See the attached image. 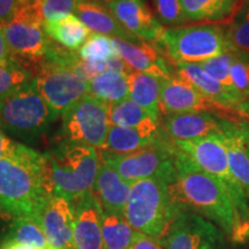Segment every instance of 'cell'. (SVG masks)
<instances>
[{
	"label": "cell",
	"mask_w": 249,
	"mask_h": 249,
	"mask_svg": "<svg viewBox=\"0 0 249 249\" xmlns=\"http://www.w3.org/2000/svg\"><path fill=\"white\" fill-rule=\"evenodd\" d=\"M173 200L218 225L227 234L234 233L239 214L227 187L216 177L198 169L176 147V179L170 185Z\"/></svg>",
	"instance_id": "1"
},
{
	"label": "cell",
	"mask_w": 249,
	"mask_h": 249,
	"mask_svg": "<svg viewBox=\"0 0 249 249\" xmlns=\"http://www.w3.org/2000/svg\"><path fill=\"white\" fill-rule=\"evenodd\" d=\"M44 180V156L21 145L14 157L0 160V210L14 219L36 218L50 197Z\"/></svg>",
	"instance_id": "2"
},
{
	"label": "cell",
	"mask_w": 249,
	"mask_h": 249,
	"mask_svg": "<svg viewBox=\"0 0 249 249\" xmlns=\"http://www.w3.org/2000/svg\"><path fill=\"white\" fill-rule=\"evenodd\" d=\"M44 156V180L50 195H61L73 201L91 192L97 178V149L66 141Z\"/></svg>",
	"instance_id": "3"
},
{
	"label": "cell",
	"mask_w": 249,
	"mask_h": 249,
	"mask_svg": "<svg viewBox=\"0 0 249 249\" xmlns=\"http://www.w3.org/2000/svg\"><path fill=\"white\" fill-rule=\"evenodd\" d=\"M167 181L158 178L132 183L124 216L135 231L163 240L182 209L173 200Z\"/></svg>",
	"instance_id": "4"
},
{
	"label": "cell",
	"mask_w": 249,
	"mask_h": 249,
	"mask_svg": "<svg viewBox=\"0 0 249 249\" xmlns=\"http://www.w3.org/2000/svg\"><path fill=\"white\" fill-rule=\"evenodd\" d=\"M157 46L173 64H201L233 50L226 30L216 23L165 28Z\"/></svg>",
	"instance_id": "5"
},
{
	"label": "cell",
	"mask_w": 249,
	"mask_h": 249,
	"mask_svg": "<svg viewBox=\"0 0 249 249\" xmlns=\"http://www.w3.org/2000/svg\"><path fill=\"white\" fill-rule=\"evenodd\" d=\"M99 160L116 170L124 181L134 183L158 178L172 183L176 179V145L169 138L128 155L98 151Z\"/></svg>",
	"instance_id": "6"
},
{
	"label": "cell",
	"mask_w": 249,
	"mask_h": 249,
	"mask_svg": "<svg viewBox=\"0 0 249 249\" xmlns=\"http://www.w3.org/2000/svg\"><path fill=\"white\" fill-rule=\"evenodd\" d=\"M173 143L198 169L216 177L227 187L238 211L239 220L246 219L249 214L248 197L230 170L223 133Z\"/></svg>",
	"instance_id": "7"
},
{
	"label": "cell",
	"mask_w": 249,
	"mask_h": 249,
	"mask_svg": "<svg viewBox=\"0 0 249 249\" xmlns=\"http://www.w3.org/2000/svg\"><path fill=\"white\" fill-rule=\"evenodd\" d=\"M55 117L58 116L37 91L34 80L0 102V126L21 138L43 133Z\"/></svg>",
	"instance_id": "8"
},
{
	"label": "cell",
	"mask_w": 249,
	"mask_h": 249,
	"mask_svg": "<svg viewBox=\"0 0 249 249\" xmlns=\"http://www.w3.org/2000/svg\"><path fill=\"white\" fill-rule=\"evenodd\" d=\"M1 27L15 61L22 60L33 65L44 61L52 39L45 34L44 23L36 14L31 2L18 0L13 18Z\"/></svg>",
	"instance_id": "9"
},
{
	"label": "cell",
	"mask_w": 249,
	"mask_h": 249,
	"mask_svg": "<svg viewBox=\"0 0 249 249\" xmlns=\"http://www.w3.org/2000/svg\"><path fill=\"white\" fill-rule=\"evenodd\" d=\"M108 103L87 95L62 116V134L66 141L104 148L110 130Z\"/></svg>",
	"instance_id": "10"
},
{
	"label": "cell",
	"mask_w": 249,
	"mask_h": 249,
	"mask_svg": "<svg viewBox=\"0 0 249 249\" xmlns=\"http://www.w3.org/2000/svg\"><path fill=\"white\" fill-rule=\"evenodd\" d=\"M34 85L51 110L61 117L89 93V81L71 68L49 60L37 68Z\"/></svg>",
	"instance_id": "11"
},
{
	"label": "cell",
	"mask_w": 249,
	"mask_h": 249,
	"mask_svg": "<svg viewBox=\"0 0 249 249\" xmlns=\"http://www.w3.org/2000/svg\"><path fill=\"white\" fill-rule=\"evenodd\" d=\"M164 249H222L223 234L207 218L182 209L163 240Z\"/></svg>",
	"instance_id": "12"
},
{
	"label": "cell",
	"mask_w": 249,
	"mask_h": 249,
	"mask_svg": "<svg viewBox=\"0 0 249 249\" xmlns=\"http://www.w3.org/2000/svg\"><path fill=\"white\" fill-rule=\"evenodd\" d=\"M36 219L44 231L52 249H75V213L71 200L61 195L50 196Z\"/></svg>",
	"instance_id": "13"
},
{
	"label": "cell",
	"mask_w": 249,
	"mask_h": 249,
	"mask_svg": "<svg viewBox=\"0 0 249 249\" xmlns=\"http://www.w3.org/2000/svg\"><path fill=\"white\" fill-rule=\"evenodd\" d=\"M198 112H218L226 113L225 110L218 107L216 103L187 81L174 75L167 79H161L160 87V113L163 116L179 113H198Z\"/></svg>",
	"instance_id": "14"
},
{
	"label": "cell",
	"mask_w": 249,
	"mask_h": 249,
	"mask_svg": "<svg viewBox=\"0 0 249 249\" xmlns=\"http://www.w3.org/2000/svg\"><path fill=\"white\" fill-rule=\"evenodd\" d=\"M107 6L130 35L158 45L165 27L156 18L144 0H117Z\"/></svg>",
	"instance_id": "15"
},
{
	"label": "cell",
	"mask_w": 249,
	"mask_h": 249,
	"mask_svg": "<svg viewBox=\"0 0 249 249\" xmlns=\"http://www.w3.org/2000/svg\"><path fill=\"white\" fill-rule=\"evenodd\" d=\"M112 39L118 55L132 71L149 73L160 79L174 76L171 60L156 44L142 39L126 40L117 37Z\"/></svg>",
	"instance_id": "16"
},
{
	"label": "cell",
	"mask_w": 249,
	"mask_h": 249,
	"mask_svg": "<svg viewBox=\"0 0 249 249\" xmlns=\"http://www.w3.org/2000/svg\"><path fill=\"white\" fill-rule=\"evenodd\" d=\"M232 121L236 120L214 116L210 112L179 113L165 116L161 127L171 141H187L225 133Z\"/></svg>",
	"instance_id": "17"
},
{
	"label": "cell",
	"mask_w": 249,
	"mask_h": 249,
	"mask_svg": "<svg viewBox=\"0 0 249 249\" xmlns=\"http://www.w3.org/2000/svg\"><path fill=\"white\" fill-rule=\"evenodd\" d=\"M75 213V249H104L102 236L103 208L95 193L87 192L71 201Z\"/></svg>",
	"instance_id": "18"
},
{
	"label": "cell",
	"mask_w": 249,
	"mask_h": 249,
	"mask_svg": "<svg viewBox=\"0 0 249 249\" xmlns=\"http://www.w3.org/2000/svg\"><path fill=\"white\" fill-rule=\"evenodd\" d=\"M167 138L160 128V120H151L139 127L110 126L102 151L113 155H128L155 144Z\"/></svg>",
	"instance_id": "19"
},
{
	"label": "cell",
	"mask_w": 249,
	"mask_h": 249,
	"mask_svg": "<svg viewBox=\"0 0 249 249\" xmlns=\"http://www.w3.org/2000/svg\"><path fill=\"white\" fill-rule=\"evenodd\" d=\"M177 67L176 75L180 79L187 81L201 91L205 97L216 103L218 107L229 113L236 112V107L240 104L242 98L235 92L225 88L222 83L218 82L213 77L200 66V64H174ZM238 113V112H236Z\"/></svg>",
	"instance_id": "20"
},
{
	"label": "cell",
	"mask_w": 249,
	"mask_h": 249,
	"mask_svg": "<svg viewBox=\"0 0 249 249\" xmlns=\"http://www.w3.org/2000/svg\"><path fill=\"white\" fill-rule=\"evenodd\" d=\"M130 189L132 183L124 181L116 170L101 161L92 192L101 202L103 210L111 213L124 214V208L129 200Z\"/></svg>",
	"instance_id": "21"
},
{
	"label": "cell",
	"mask_w": 249,
	"mask_h": 249,
	"mask_svg": "<svg viewBox=\"0 0 249 249\" xmlns=\"http://www.w3.org/2000/svg\"><path fill=\"white\" fill-rule=\"evenodd\" d=\"M75 15L85 23L92 34H99L117 38L133 40L139 39L127 31L114 18L108 6L98 0H79Z\"/></svg>",
	"instance_id": "22"
},
{
	"label": "cell",
	"mask_w": 249,
	"mask_h": 249,
	"mask_svg": "<svg viewBox=\"0 0 249 249\" xmlns=\"http://www.w3.org/2000/svg\"><path fill=\"white\" fill-rule=\"evenodd\" d=\"M230 170L249 198V149L239 121H232L223 133Z\"/></svg>",
	"instance_id": "23"
},
{
	"label": "cell",
	"mask_w": 249,
	"mask_h": 249,
	"mask_svg": "<svg viewBox=\"0 0 249 249\" xmlns=\"http://www.w3.org/2000/svg\"><path fill=\"white\" fill-rule=\"evenodd\" d=\"M240 0H180L188 22H226L238 11Z\"/></svg>",
	"instance_id": "24"
},
{
	"label": "cell",
	"mask_w": 249,
	"mask_h": 249,
	"mask_svg": "<svg viewBox=\"0 0 249 249\" xmlns=\"http://www.w3.org/2000/svg\"><path fill=\"white\" fill-rule=\"evenodd\" d=\"M129 98L160 119L161 79L149 73L130 71L128 74Z\"/></svg>",
	"instance_id": "25"
},
{
	"label": "cell",
	"mask_w": 249,
	"mask_h": 249,
	"mask_svg": "<svg viewBox=\"0 0 249 249\" xmlns=\"http://www.w3.org/2000/svg\"><path fill=\"white\" fill-rule=\"evenodd\" d=\"M44 30L50 39L70 51H79L92 34L75 14L45 22Z\"/></svg>",
	"instance_id": "26"
},
{
	"label": "cell",
	"mask_w": 249,
	"mask_h": 249,
	"mask_svg": "<svg viewBox=\"0 0 249 249\" xmlns=\"http://www.w3.org/2000/svg\"><path fill=\"white\" fill-rule=\"evenodd\" d=\"M93 97L114 104L129 98L128 74L108 71L89 81V93Z\"/></svg>",
	"instance_id": "27"
},
{
	"label": "cell",
	"mask_w": 249,
	"mask_h": 249,
	"mask_svg": "<svg viewBox=\"0 0 249 249\" xmlns=\"http://www.w3.org/2000/svg\"><path fill=\"white\" fill-rule=\"evenodd\" d=\"M136 231L129 225L124 214L103 210L102 236L104 249H130Z\"/></svg>",
	"instance_id": "28"
},
{
	"label": "cell",
	"mask_w": 249,
	"mask_h": 249,
	"mask_svg": "<svg viewBox=\"0 0 249 249\" xmlns=\"http://www.w3.org/2000/svg\"><path fill=\"white\" fill-rule=\"evenodd\" d=\"M4 242L26 246L33 249L51 248L44 231L34 217H21L14 219L13 226Z\"/></svg>",
	"instance_id": "29"
},
{
	"label": "cell",
	"mask_w": 249,
	"mask_h": 249,
	"mask_svg": "<svg viewBox=\"0 0 249 249\" xmlns=\"http://www.w3.org/2000/svg\"><path fill=\"white\" fill-rule=\"evenodd\" d=\"M151 120H160L151 116L130 98L110 105V124L119 127H139Z\"/></svg>",
	"instance_id": "30"
},
{
	"label": "cell",
	"mask_w": 249,
	"mask_h": 249,
	"mask_svg": "<svg viewBox=\"0 0 249 249\" xmlns=\"http://www.w3.org/2000/svg\"><path fill=\"white\" fill-rule=\"evenodd\" d=\"M30 71L13 60L0 64V102L33 82Z\"/></svg>",
	"instance_id": "31"
},
{
	"label": "cell",
	"mask_w": 249,
	"mask_h": 249,
	"mask_svg": "<svg viewBox=\"0 0 249 249\" xmlns=\"http://www.w3.org/2000/svg\"><path fill=\"white\" fill-rule=\"evenodd\" d=\"M77 54L87 62H104L118 55L112 37L99 34H91Z\"/></svg>",
	"instance_id": "32"
},
{
	"label": "cell",
	"mask_w": 249,
	"mask_h": 249,
	"mask_svg": "<svg viewBox=\"0 0 249 249\" xmlns=\"http://www.w3.org/2000/svg\"><path fill=\"white\" fill-rule=\"evenodd\" d=\"M236 50H230L222 53L217 57L211 58L209 60L201 62L200 66L207 71L211 77H213L214 80H217L218 82L222 83V85L231 91L235 92L233 89L232 80H231V68L233 62H234L236 55H238ZM236 93V92H235ZM238 95V93H236Z\"/></svg>",
	"instance_id": "33"
},
{
	"label": "cell",
	"mask_w": 249,
	"mask_h": 249,
	"mask_svg": "<svg viewBox=\"0 0 249 249\" xmlns=\"http://www.w3.org/2000/svg\"><path fill=\"white\" fill-rule=\"evenodd\" d=\"M77 1L79 0H36L31 5L43 23H45L75 14Z\"/></svg>",
	"instance_id": "34"
},
{
	"label": "cell",
	"mask_w": 249,
	"mask_h": 249,
	"mask_svg": "<svg viewBox=\"0 0 249 249\" xmlns=\"http://www.w3.org/2000/svg\"><path fill=\"white\" fill-rule=\"evenodd\" d=\"M226 36L230 44L236 51L249 54V7H246L239 13L235 21L230 24L226 30Z\"/></svg>",
	"instance_id": "35"
},
{
	"label": "cell",
	"mask_w": 249,
	"mask_h": 249,
	"mask_svg": "<svg viewBox=\"0 0 249 249\" xmlns=\"http://www.w3.org/2000/svg\"><path fill=\"white\" fill-rule=\"evenodd\" d=\"M152 5L158 20L164 26L181 27L188 22L180 0H152Z\"/></svg>",
	"instance_id": "36"
},
{
	"label": "cell",
	"mask_w": 249,
	"mask_h": 249,
	"mask_svg": "<svg viewBox=\"0 0 249 249\" xmlns=\"http://www.w3.org/2000/svg\"><path fill=\"white\" fill-rule=\"evenodd\" d=\"M231 80L234 91L244 98L249 91V54L238 52L231 68Z\"/></svg>",
	"instance_id": "37"
},
{
	"label": "cell",
	"mask_w": 249,
	"mask_h": 249,
	"mask_svg": "<svg viewBox=\"0 0 249 249\" xmlns=\"http://www.w3.org/2000/svg\"><path fill=\"white\" fill-rule=\"evenodd\" d=\"M130 249H164L163 242L150 235L136 231Z\"/></svg>",
	"instance_id": "38"
},
{
	"label": "cell",
	"mask_w": 249,
	"mask_h": 249,
	"mask_svg": "<svg viewBox=\"0 0 249 249\" xmlns=\"http://www.w3.org/2000/svg\"><path fill=\"white\" fill-rule=\"evenodd\" d=\"M21 143L13 141L12 139L7 138L4 132L0 129V160L2 158H9L17 156L20 150Z\"/></svg>",
	"instance_id": "39"
},
{
	"label": "cell",
	"mask_w": 249,
	"mask_h": 249,
	"mask_svg": "<svg viewBox=\"0 0 249 249\" xmlns=\"http://www.w3.org/2000/svg\"><path fill=\"white\" fill-rule=\"evenodd\" d=\"M18 0H0V24L9 22L17 12Z\"/></svg>",
	"instance_id": "40"
},
{
	"label": "cell",
	"mask_w": 249,
	"mask_h": 249,
	"mask_svg": "<svg viewBox=\"0 0 249 249\" xmlns=\"http://www.w3.org/2000/svg\"><path fill=\"white\" fill-rule=\"evenodd\" d=\"M11 60H13V57H12L11 50L8 48L7 40H6V37L4 35V30H2L1 24H0V64H5V62Z\"/></svg>",
	"instance_id": "41"
},
{
	"label": "cell",
	"mask_w": 249,
	"mask_h": 249,
	"mask_svg": "<svg viewBox=\"0 0 249 249\" xmlns=\"http://www.w3.org/2000/svg\"><path fill=\"white\" fill-rule=\"evenodd\" d=\"M236 112L242 117H246L249 119V91L246 93L245 97L242 98L240 104L236 107Z\"/></svg>",
	"instance_id": "42"
},
{
	"label": "cell",
	"mask_w": 249,
	"mask_h": 249,
	"mask_svg": "<svg viewBox=\"0 0 249 249\" xmlns=\"http://www.w3.org/2000/svg\"><path fill=\"white\" fill-rule=\"evenodd\" d=\"M0 249H33L29 247H26V246H21V245H14V244H5L2 242L1 247Z\"/></svg>",
	"instance_id": "43"
},
{
	"label": "cell",
	"mask_w": 249,
	"mask_h": 249,
	"mask_svg": "<svg viewBox=\"0 0 249 249\" xmlns=\"http://www.w3.org/2000/svg\"><path fill=\"white\" fill-rule=\"evenodd\" d=\"M240 124H241L242 130H244L246 141H247V145H248V149H249V124H247V123H240Z\"/></svg>",
	"instance_id": "44"
},
{
	"label": "cell",
	"mask_w": 249,
	"mask_h": 249,
	"mask_svg": "<svg viewBox=\"0 0 249 249\" xmlns=\"http://www.w3.org/2000/svg\"><path fill=\"white\" fill-rule=\"evenodd\" d=\"M102 1L105 2V4H107V5H108V4H111V2L117 1V0H102Z\"/></svg>",
	"instance_id": "45"
},
{
	"label": "cell",
	"mask_w": 249,
	"mask_h": 249,
	"mask_svg": "<svg viewBox=\"0 0 249 249\" xmlns=\"http://www.w3.org/2000/svg\"><path fill=\"white\" fill-rule=\"evenodd\" d=\"M246 6H248L249 7V0H246Z\"/></svg>",
	"instance_id": "46"
},
{
	"label": "cell",
	"mask_w": 249,
	"mask_h": 249,
	"mask_svg": "<svg viewBox=\"0 0 249 249\" xmlns=\"http://www.w3.org/2000/svg\"><path fill=\"white\" fill-rule=\"evenodd\" d=\"M27 1H29V2H34V1H36V0H27Z\"/></svg>",
	"instance_id": "47"
},
{
	"label": "cell",
	"mask_w": 249,
	"mask_h": 249,
	"mask_svg": "<svg viewBox=\"0 0 249 249\" xmlns=\"http://www.w3.org/2000/svg\"><path fill=\"white\" fill-rule=\"evenodd\" d=\"M48 249H52V248H48Z\"/></svg>",
	"instance_id": "48"
}]
</instances>
